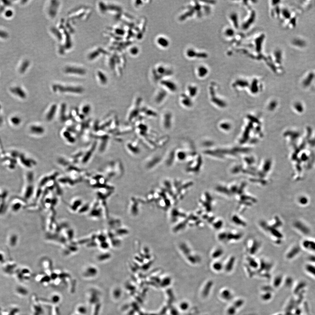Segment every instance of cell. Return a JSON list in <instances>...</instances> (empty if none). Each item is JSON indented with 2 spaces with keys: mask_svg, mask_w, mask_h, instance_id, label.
<instances>
[{
  "mask_svg": "<svg viewBox=\"0 0 315 315\" xmlns=\"http://www.w3.org/2000/svg\"><path fill=\"white\" fill-rule=\"evenodd\" d=\"M198 74L200 77H203L207 74V70L206 67L201 66L198 68Z\"/></svg>",
  "mask_w": 315,
  "mask_h": 315,
  "instance_id": "cell-1",
  "label": "cell"
},
{
  "mask_svg": "<svg viewBox=\"0 0 315 315\" xmlns=\"http://www.w3.org/2000/svg\"><path fill=\"white\" fill-rule=\"evenodd\" d=\"M158 42L159 44H160V45L162 46L163 47H167L168 45H169V41L166 38L163 37L159 38Z\"/></svg>",
  "mask_w": 315,
  "mask_h": 315,
  "instance_id": "cell-2",
  "label": "cell"
},
{
  "mask_svg": "<svg viewBox=\"0 0 315 315\" xmlns=\"http://www.w3.org/2000/svg\"><path fill=\"white\" fill-rule=\"evenodd\" d=\"M54 110L55 108L54 107H53L52 108H51V109L50 110V112L49 113L48 115V120H50L51 118L53 116L54 113Z\"/></svg>",
  "mask_w": 315,
  "mask_h": 315,
  "instance_id": "cell-3",
  "label": "cell"
}]
</instances>
